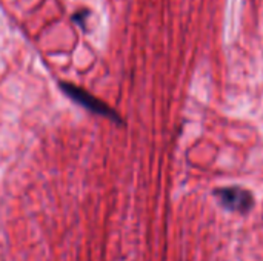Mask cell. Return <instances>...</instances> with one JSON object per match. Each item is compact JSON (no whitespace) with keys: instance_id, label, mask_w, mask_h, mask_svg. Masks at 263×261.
Listing matches in <instances>:
<instances>
[{"instance_id":"obj_1","label":"cell","mask_w":263,"mask_h":261,"mask_svg":"<svg viewBox=\"0 0 263 261\" xmlns=\"http://www.w3.org/2000/svg\"><path fill=\"white\" fill-rule=\"evenodd\" d=\"M214 197L230 212L248 214L254 206V197L250 191L240 186H227L214 191Z\"/></svg>"},{"instance_id":"obj_2","label":"cell","mask_w":263,"mask_h":261,"mask_svg":"<svg viewBox=\"0 0 263 261\" xmlns=\"http://www.w3.org/2000/svg\"><path fill=\"white\" fill-rule=\"evenodd\" d=\"M60 88H62V91H63L69 98H72V100H74L76 103H79L80 106H83V108H86V109H89V111H92V112H96V114H99V115H103V117H108V118H112V120L120 122L119 115H117L108 105H105L103 102H100L99 98H96L94 95H91V94L86 92L85 89L77 88V86H74V85H68V83H62Z\"/></svg>"}]
</instances>
